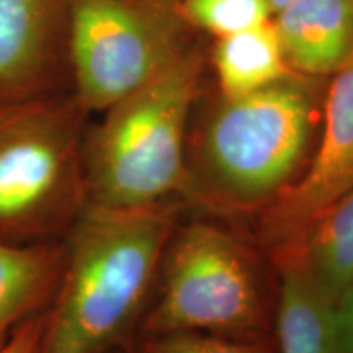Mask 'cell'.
Listing matches in <instances>:
<instances>
[{
	"instance_id": "6da1fadb",
	"label": "cell",
	"mask_w": 353,
	"mask_h": 353,
	"mask_svg": "<svg viewBox=\"0 0 353 353\" xmlns=\"http://www.w3.org/2000/svg\"><path fill=\"white\" fill-rule=\"evenodd\" d=\"M325 83L293 70L249 94L216 90L190 123L185 195L224 214L268 208L311 157Z\"/></svg>"
},
{
	"instance_id": "7a4b0ae2",
	"label": "cell",
	"mask_w": 353,
	"mask_h": 353,
	"mask_svg": "<svg viewBox=\"0 0 353 353\" xmlns=\"http://www.w3.org/2000/svg\"><path fill=\"white\" fill-rule=\"evenodd\" d=\"M175 224L170 203L87 205L65 236L63 278L39 353H112L138 332Z\"/></svg>"
},
{
	"instance_id": "3957f363",
	"label": "cell",
	"mask_w": 353,
	"mask_h": 353,
	"mask_svg": "<svg viewBox=\"0 0 353 353\" xmlns=\"http://www.w3.org/2000/svg\"><path fill=\"white\" fill-rule=\"evenodd\" d=\"M208 69L196 39L159 76L99 113L83 148L88 205L148 208L187 190L188 131Z\"/></svg>"
},
{
	"instance_id": "277c9868",
	"label": "cell",
	"mask_w": 353,
	"mask_h": 353,
	"mask_svg": "<svg viewBox=\"0 0 353 353\" xmlns=\"http://www.w3.org/2000/svg\"><path fill=\"white\" fill-rule=\"evenodd\" d=\"M90 118L72 90L0 100V239H65L88 205L83 148Z\"/></svg>"
},
{
	"instance_id": "5b68a950",
	"label": "cell",
	"mask_w": 353,
	"mask_h": 353,
	"mask_svg": "<svg viewBox=\"0 0 353 353\" xmlns=\"http://www.w3.org/2000/svg\"><path fill=\"white\" fill-rule=\"evenodd\" d=\"M152 296L136 334L272 337L252 252L218 224L196 221L172 231Z\"/></svg>"
},
{
	"instance_id": "8992f818",
	"label": "cell",
	"mask_w": 353,
	"mask_h": 353,
	"mask_svg": "<svg viewBox=\"0 0 353 353\" xmlns=\"http://www.w3.org/2000/svg\"><path fill=\"white\" fill-rule=\"evenodd\" d=\"M198 37L180 0H76L72 94L88 113H101L159 76Z\"/></svg>"
},
{
	"instance_id": "52a82bcc",
	"label": "cell",
	"mask_w": 353,
	"mask_h": 353,
	"mask_svg": "<svg viewBox=\"0 0 353 353\" xmlns=\"http://www.w3.org/2000/svg\"><path fill=\"white\" fill-rule=\"evenodd\" d=\"M353 188V57L327 79L311 157L296 180L262 211L270 252L294 244Z\"/></svg>"
},
{
	"instance_id": "ba28073f",
	"label": "cell",
	"mask_w": 353,
	"mask_h": 353,
	"mask_svg": "<svg viewBox=\"0 0 353 353\" xmlns=\"http://www.w3.org/2000/svg\"><path fill=\"white\" fill-rule=\"evenodd\" d=\"M76 0H0V100L72 90Z\"/></svg>"
},
{
	"instance_id": "9c48e42d",
	"label": "cell",
	"mask_w": 353,
	"mask_h": 353,
	"mask_svg": "<svg viewBox=\"0 0 353 353\" xmlns=\"http://www.w3.org/2000/svg\"><path fill=\"white\" fill-rule=\"evenodd\" d=\"M272 23L294 72L329 79L353 57V0H291Z\"/></svg>"
},
{
	"instance_id": "30bf717a",
	"label": "cell",
	"mask_w": 353,
	"mask_h": 353,
	"mask_svg": "<svg viewBox=\"0 0 353 353\" xmlns=\"http://www.w3.org/2000/svg\"><path fill=\"white\" fill-rule=\"evenodd\" d=\"M280 290L275 314L276 353H343L335 299L290 252H275Z\"/></svg>"
},
{
	"instance_id": "8fae6325",
	"label": "cell",
	"mask_w": 353,
	"mask_h": 353,
	"mask_svg": "<svg viewBox=\"0 0 353 353\" xmlns=\"http://www.w3.org/2000/svg\"><path fill=\"white\" fill-rule=\"evenodd\" d=\"M65 244L0 239V350L26 321L48 312L59 288Z\"/></svg>"
},
{
	"instance_id": "7c38bea8",
	"label": "cell",
	"mask_w": 353,
	"mask_h": 353,
	"mask_svg": "<svg viewBox=\"0 0 353 353\" xmlns=\"http://www.w3.org/2000/svg\"><path fill=\"white\" fill-rule=\"evenodd\" d=\"M208 65L214 72L216 90L226 95L260 90L293 72L272 20L213 39Z\"/></svg>"
},
{
	"instance_id": "4fadbf2b",
	"label": "cell",
	"mask_w": 353,
	"mask_h": 353,
	"mask_svg": "<svg viewBox=\"0 0 353 353\" xmlns=\"http://www.w3.org/2000/svg\"><path fill=\"white\" fill-rule=\"evenodd\" d=\"M335 301L353 281V188L288 247ZM272 252V254H275Z\"/></svg>"
},
{
	"instance_id": "5bb4252c",
	"label": "cell",
	"mask_w": 353,
	"mask_h": 353,
	"mask_svg": "<svg viewBox=\"0 0 353 353\" xmlns=\"http://www.w3.org/2000/svg\"><path fill=\"white\" fill-rule=\"evenodd\" d=\"M180 8L193 32L211 39L267 23L273 17L267 0H180Z\"/></svg>"
},
{
	"instance_id": "9a60e30c",
	"label": "cell",
	"mask_w": 353,
	"mask_h": 353,
	"mask_svg": "<svg viewBox=\"0 0 353 353\" xmlns=\"http://www.w3.org/2000/svg\"><path fill=\"white\" fill-rule=\"evenodd\" d=\"M126 353H276L268 339H236L206 332L136 334Z\"/></svg>"
},
{
	"instance_id": "2e32d148",
	"label": "cell",
	"mask_w": 353,
	"mask_h": 353,
	"mask_svg": "<svg viewBox=\"0 0 353 353\" xmlns=\"http://www.w3.org/2000/svg\"><path fill=\"white\" fill-rule=\"evenodd\" d=\"M44 317H46V312L23 322L13 332L12 337L8 339V342L0 350V353H39L44 329Z\"/></svg>"
},
{
	"instance_id": "e0dca14e",
	"label": "cell",
	"mask_w": 353,
	"mask_h": 353,
	"mask_svg": "<svg viewBox=\"0 0 353 353\" xmlns=\"http://www.w3.org/2000/svg\"><path fill=\"white\" fill-rule=\"evenodd\" d=\"M339 339L343 353H353V281L335 301Z\"/></svg>"
},
{
	"instance_id": "ac0fdd59",
	"label": "cell",
	"mask_w": 353,
	"mask_h": 353,
	"mask_svg": "<svg viewBox=\"0 0 353 353\" xmlns=\"http://www.w3.org/2000/svg\"><path fill=\"white\" fill-rule=\"evenodd\" d=\"M268 3H270V7H272V10H273V13L275 12H278L280 10L281 7H285L286 3L288 2H291V0H267Z\"/></svg>"
},
{
	"instance_id": "d6986e66",
	"label": "cell",
	"mask_w": 353,
	"mask_h": 353,
	"mask_svg": "<svg viewBox=\"0 0 353 353\" xmlns=\"http://www.w3.org/2000/svg\"><path fill=\"white\" fill-rule=\"evenodd\" d=\"M112 353H121V350H114V352H112ZM123 353H126V352L123 350Z\"/></svg>"
}]
</instances>
